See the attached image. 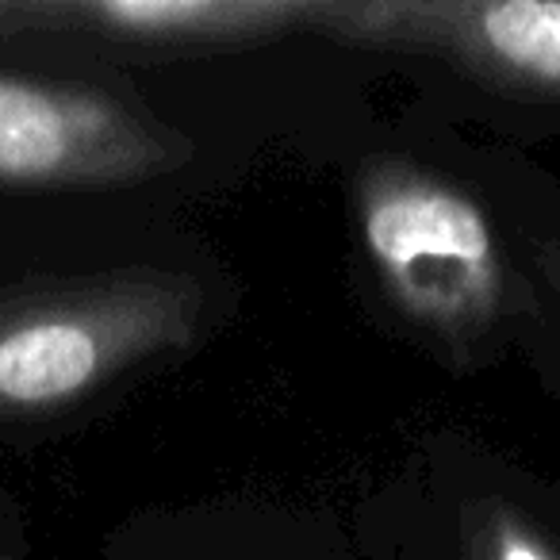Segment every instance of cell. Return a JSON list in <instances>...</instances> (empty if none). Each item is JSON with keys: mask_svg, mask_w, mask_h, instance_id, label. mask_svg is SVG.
<instances>
[{"mask_svg": "<svg viewBox=\"0 0 560 560\" xmlns=\"http://www.w3.org/2000/svg\"><path fill=\"white\" fill-rule=\"evenodd\" d=\"M200 292L124 269L0 289V427L62 411L196 335Z\"/></svg>", "mask_w": 560, "mask_h": 560, "instance_id": "1", "label": "cell"}, {"mask_svg": "<svg viewBox=\"0 0 560 560\" xmlns=\"http://www.w3.org/2000/svg\"><path fill=\"white\" fill-rule=\"evenodd\" d=\"M361 246L392 307L419 330L472 342L503 315V246L468 188L422 165L384 162L358 188Z\"/></svg>", "mask_w": 560, "mask_h": 560, "instance_id": "2", "label": "cell"}, {"mask_svg": "<svg viewBox=\"0 0 560 560\" xmlns=\"http://www.w3.org/2000/svg\"><path fill=\"white\" fill-rule=\"evenodd\" d=\"M170 142L127 104L66 81L0 73V185H119L165 170Z\"/></svg>", "mask_w": 560, "mask_h": 560, "instance_id": "3", "label": "cell"}, {"mask_svg": "<svg viewBox=\"0 0 560 560\" xmlns=\"http://www.w3.org/2000/svg\"><path fill=\"white\" fill-rule=\"evenodd\" d=\"M312 24L346 39L419 43L468 62L506 85L560 93V4H315Z\"/></svg>", "mask_w": 560, "mask_h": 560, "instance_id": "4", "label": "cell"}, {"mask_svg": "<svg viewBox=\"0 0 560 560\" xmlns=\"http://www.w3.org/2000/svg\"><path fill=\"white\" fill-rule=\"evenodd\" d=\"M483 560H560V552L518 514L499 511L483 526Z\"/></svg>", "mask_w": 560, "mask_h": 560, "instance_id": "5", "label": "cell"}, {"mask_svg": "<svg viewBox=\"0 0 560 560\" xmlns=\"http://www.w3.org/2000/svg\"><path fill=\"white\" fill-rule=\"evenodd\" d=\"M552 284H557V296H560V269H557V277H552Z\"/></svg>", "mask_w": 560, "mask_h": 560, "instance_id": "6", "label": "cell"}, {"mask_svg": "<svg viewBox=\"0 0 560 560\" xmlns=\"http://www.w3.org/2000/svg\"><path fill=\"white\" fill-rule=\"evenodd\" d=\"M4 560H16V557H4Z\"/></svg>", "mask_w": 560, "mask_h": 560, "instance_id": "7", "label": "cell"}]
</instances>
